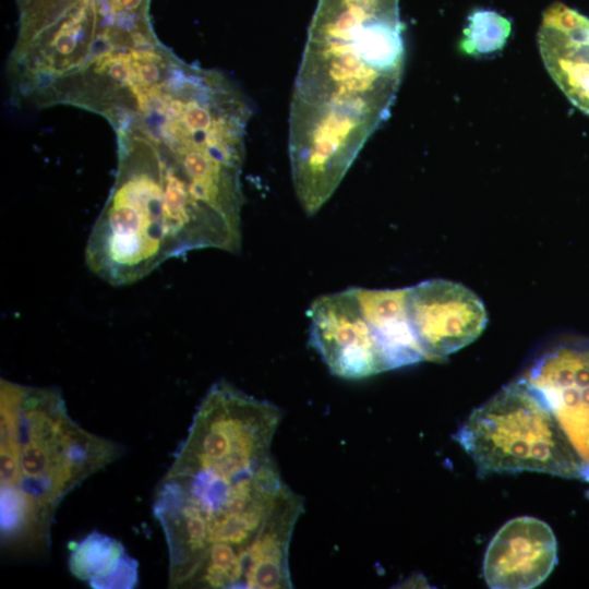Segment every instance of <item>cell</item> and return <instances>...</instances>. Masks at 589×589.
Returning <instances> with one entry per match:
<instances>
[{
	"label": "cell",
	"instance_id": "1",
	"mask_svg": "<svg viewBox=\"0 0 589 589\" xmlns=\"http://www.w3.org/2000/svg\"><path fill=\"white\" fill-rule=\"evenodd\" d=\"M249 117L244 101L194 95L117 130V176L87 240L88 268L122 286L193 250L238 252Z\"/></svg>",
	"mask_w": 589,
	"mask_h": 589
},
{
	"label": "cell",
	"instance_id": "2",
	"mask_svg": "<svg viewBox=\"0 0 589 589\" xmlns=\"http://www.w3.org/2000/svg\"><path fill=\"white\" fill-rule=\"evenodd\" d=\"M279 409L215 383L157 485L153 504L172 588H243L253 544L287 484L271 456Z\"/></svg>",
	"mask_w": 589,
	"mask_h": 589
},
{
	"label": "cell",
	"instance_id": "3",
	"mask_svg": "<svg viewBox=\"0 0 589 589\" xmlns=\"http://www.w3.org/2000/svg\"><path fill=\"white\" fill-rule=\"evenodd\" d=\"M404 69L398 0H318L290 110L289 147L350 167L389 113Z\"/></svg>",
	"mask_w": 589,
	"mask_h": 589
},
{
	"label": "cell",
	"instance_id": "4",
	"mask_svg": "<svg viewBox=\"0 0 589 589\" xmlns=\"http://www.w3.org/2000/svg\"><path fill=\"white\" fill-rule=\"evenodd\" d=\"M0 387L1 541L47 546L61 501L122 449L73 421L57 387Z\"/></svg>",
	"mask_w": 589,
	"mask_h": 589
},
{
	"label": "cell",
	"instance_id": "5",
	"mask_svg": "<svg viewBox=\"0 0 589 589\" xmlns=\"http://www.w3.org/2000/svg\"><path fill=\"white\" fill-rule=\"evenodd\" d=\"M454 438L481 477L538 471L584 479V465L540 394L519 378L474 409Z\"/></svg>",
	"mask_w": 589,
	"mask_h": 589
},
{
	"label": "cell",
	"instance_id": "6",
	"mask_svg": "<svg viewBox=\"0 0 589 589\" xmlns=\"http://www.w3.org/2000/svg\"><path fill=\"white\" fill-rule=\"evenodd\" d=\"M308 316L310 342L333 374L357 380L387 371L356 288L316 298Z\"/></svg>",
	"mask_w": 589,
	"mask_h": 589
},
{
	"label": "cell",
	"instance_id": "7",
	"mask_svg": "<svg viewBox=\"0 0 589 589\" xmlns=\"http://www.w3.org/2000/svg\"><path fill=\"white\" fill-rule=\"evenodd\" d=\"M407 308L426 360L436 361L480 336L488 323L481 299L461 284L434 278L408 287Z\"/></svg>",
	"mask_w": 589,
	"mask_h": 589
},
{
	"label": "cell",
	"instance_id": "8",
	"mask_svg": "<svg viewBox=\"0 0 589 589\" xmlns=\"http://www.w3.org/2000/svg\"><path fill=\"white\" fill-rule=\"evenodd\" d=\"M550 407L589 477V342L557 346L520 377Z\"/></svg>",
	"mask_w": 589,
	"mask_h": 589
},
{
	"label": "cell",
	"instance_id": "9",
	"mask_svg": "<svg viewBox=\"0 0 589 589\" xmlns=\"http://www.w3.org/2000/svg\"><path fill=\"white\" fill-rule=\"evenodd\" d=\"M557 563L551 527L531 516L508 520L494 534L483 560V576L493 589H529L543 582Z\"/></svg>",
	"mask_w": 589,
	"mask_h": 589
},
{
	"label": "cell",
	"instance_id": "10",
	"mask_svg": "<svg viewBox=\"0 0 589 589\" xmlns=\"http://www.w3.org/2000/svg\"><path fill=\"white\" fill-rule=\"evenodd\" d=\"M538 41L549 74L568 100L589 116V19L554 3L543 13Z\"/></svg>",
	"mask_w": 589,
	"mask_h": 589
},
{
	"label": "cell",
	"instance_id": "11",
	"mask_svg": "<svg viewBox=\"0 0 589 589\" xmlns=\"http://www.w3.org/2000/svg\"><path fill=\"white\" fill-rule=\"evenodd\" d=\"M356 290L387 370L426 360L409 318L408 287Z\"/></svg>",
	"mask_w": 589,
	"mask_h": 589
},
{
	"label": "cell",
	"instance_id": "12",
	"mask_svg": "<svg viewBox=\"0 0 589 589\" xmlns=\"http://www.w3.org/2000/svg\"><path fill=\"white\" fill-rule=\"evenodd\" d=\"M137 566L120 541L97 531L75 543L69 557L72 575L95 589L135 587Z\"/></svg>",
	"mask_w": 589,
	"mask_h": 589
},
{
	"label": "cell",
	"instance_id": "13",
	"mask_svg": "<svg viewBox=\"0 0 589 589\" xmlns=\"http://www.w3.org/2000/svg\"><path fill=\"white\" fill-rule=\"evenodd\" d=\"M510 33L509 22L493 11L480 10L469 17L461 49L471 56L501 49Z\"/></svg>",
	"mask_w": 589,
	"mask_h": 589
},
{
	"label": "cell",
	"instance_id": "14",
	"mask_svg": "<svg viewBox=\"0 0 589 589\" xmlns=\"http://www.w3.org/2000/svg\"><path fill=\"white\" fill-rule=\"evenodd\" d=\"M587 481L589 482V477H588Z\"/></svg>",
	"mask_w": 589,
	"mask_h": 589
},
{
	"label": "cell",
	"instance_id": "15",
	"mask_svg": "<svg viewBox=\"0 0 589 589\" xmlns=\"http://www.w3.org/2000/svg\"><path fill=\"white\" fill-rule=\"evenodd\" d=\"M20 1H22V0H17V2H20Z\"/></svg>",
	"mask_w": 589,
	"mask_h": 589
}]
</instances>
